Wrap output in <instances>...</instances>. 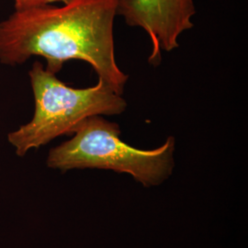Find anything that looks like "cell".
<instances>
[{
  "label": "cell",
  "instance_id": "obj_1",
  "mask_svg": "<svg viewBox=\"0 0 248 248\" xmlns=\"http://www.w3.org/2000/svg\"><path fill=\"white\" fill-rule=\"evenodd\" d=\"M119 0H70L14 11L0 21V62L16 66L33 56L46 60L57 74L69 60L89 63L117 94L123 95L129 76L115 59L114 20Z\"/></svg>",
  "mask_w": 248,
  "mask_h": 248
},
{
  "label": "cell",
  "instance_id": "obj_2",
  "mask_svg": "<svg viewBox=\"0 0 248 248\" xmlns=\"http://www.w3.org/2000/svg\"><path fill=\"white\" fill-rule=\"evenodd\" d=\"M34 96V114L28 124L8 134L16 155L23 157L59 136L72 135L78 126L94 116L121 115L127 102L98 78L94 87L74 89L40 62L29 72Z\"/></svg>",
  "mask_w": 248,
  "mask_h": 248
},
{
  "label": "cell",
  "instance_id": "obj_3",
  "mask_svg": "<svg viewBox=\"0 0 248 248\" xmlns=\"http://www.w3.org/2000/svg\"><path fill=\"white\" fill-rule=\"evenodd\" d=\"M72 135L71 139L50 150L48 168L62 173L73 169L111 170L132 176L145 187L165 182L175 168L173 136L155 149H137L122 140L119 124L101 116L87 119Z\"/></svg>",
  "mask_w": 248,
  "mask_h": 248
},
{
  "label": "cell",
  "instance_id": "obj_4",
  "mask_svg": "<svg viewBox=\"0 0 248 248\" xmlns=\"http://www.w3.org/2000/svg\"><path fill=\"white\" fill-rule=\"evenodd\" d=\"M195 13L193 0H119L117 10L128 26L141 28L149 36L148 62L154 66L159 65L162 51L179 47L178 38L193 28Z\"/></svg>",
  "mask_w": 248,
  "mask_h": 248
},
{
  "label": "cell",
  "instance_id": "obj_5",
  "mask_svg": "<svg viewBox=\"0 0 248 248\" xmlns=\"http://www.w3.org/2000/svg\"><path fill=\"white\" fill-rule=\"evenodd\" d=\"M70 0H14L15 11H25L29 9H37L53 3L66 4Z\"/></svg>",
  "mask_w": 248,
  "mask_h": 248
}]
</instances>
